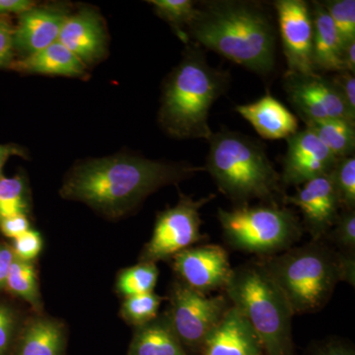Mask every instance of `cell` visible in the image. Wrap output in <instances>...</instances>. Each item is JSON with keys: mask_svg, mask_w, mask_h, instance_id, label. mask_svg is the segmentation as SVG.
I'll return each instance as SVG.
<instances>
[{"mask_svg": "<svg viewBox=\"0 0 355 355\" xmlns=\"http://www.w3.org/2000/svg\"><path fill=\"white\" fill-rule=\"evenodd\" d=\"M187 162H164L133 155L91 159L76 165L60 195L86 203L109 218L127 216L151 193L203 171Z\"/></svg>", "mask_w": 355, "mask_h": 355, "instance_id": "obj_1", "label": "cell"}, {"mask_svg": "<svg viewBox=\"0 0 355 355\" xmlns=\"http://www.w3.org/2000/svg\"><path fill=\"white\" fill-rule=\"evenodd\" d=\"M189 41L259 74L275 69L277 30L257 2L214 0L198 4Z\"/></svg>", "mask_w": 355, "mask_h": 355, "instance_id": "obj_2", "label": "cell"}, {"mask_svg": "<svg viewBox=\"0 0 355 355\" xmlns=\"http://www.w3.org/2000/svg\"><path fill=\"white\" fill-rule=\"evenodd\" d=\"M260 263L286 296L294 315L321 310L338 282L354 286V254L336 251L323 240L289 248Z\"/></svg>", "mask_w": 355, "mask_h": 355, "instance_id": "obj_3", "label": "cell"}, {"mask_svg": "<svg viewBox=\"0 0 355 355\" xmlns=\"http://www.w3.org/2000/svg\"><path fill=\"white\" fill-rule=\"evenodd\" d=\"M230 73L207 62L202 46L187 44L183 60L165 84L159 121L177 139H203L212 135L209 110L227 90Z\"/></svg>", "mask_w": 355, "mask_h": 355, "instance_id": "obj_4", "label": "cell"}, {"mask_svg": "<svg viewBox=\"0 0 355 355\" xmlns=\"http://www.w3.org/2000/svg\"><path fill=\"white\" fill-rule=\"evenodd\" d=\"M205 170L219 191L237 205L252 200L284 203V184L263 144L242 133L221 130L212 133Z\"/></svg>", "mask_w": 355, "mask_h": 355, "instance_id": "obj_5", "label": "cell"}, {"mask_svg": "<svg viewBox=\"0 0 355 355\" xmlns=\"http://www.w3.org/2000/svg\"><path fill=\"white\" fill-rule=\"evenodd\" d=\"M225 295L246 317L266 355H295L291 306L260 261L233 268Z\"/></svg>", "mask_w": 355, "mask_h": 355, "instance_id": "obj_6", "label": "cell"}, {"mask_svg": "<svg viewBox=\"0 0 355 355\" xmlns=\"http://www.w3.org/2000/svg\"><path fill=\"white\" fill-rule=\"evenodd\" d=\"M217 217L231 247L265 258L286 251L300 240L303 233L296 214L279 203L219 209Z\"/></svg>", "mask_w": 355, "mask_h": 355, "instance_id": "obj_7", "label": "cell"}, {"mask_svg": "<svg viewBox=\"0 0 355 355\" xmlns=\"http://www.w3.org/2000/svg\"><path fill=\"white\" fill-rule=\"evenodd\" d=\"M165 317L184 349L200 354L203 342L220 322L231 302L223 294L211 296L195 291L182 282L170 291Z\"/></svg>", "mask_w": 355, "mask_h": 355, "instance_id": "obj_8", "label": "cell"}, {"mask_svg": "<svg viewBox=\"0 0 355 355\" xmlns=\"http://www.w3.org/2000/svg\"><path fill=\"white\" fill-rule=\"evenodd\" d=\"M216 198L214 193L195 200L180 193V200L175 207L158 214L153 237L147 243L140 256V261L157 263L172 259L183 250L202 241L200 231L202 217L200 209Z\"/></svg>", "mask_w": 355, "mask_h": 355, "instance_id": "obj_9", "label": "cell"}, {"mask_svg": "<svg viewBox=\"0 0 355 355\" xmlns=\"http://www.w3.org/2000/svg\"><path fill=\"white\" fill-rule=\"evenodd\" d=\"M282 83L287 99L305 123L323 120L355 123L331 78L318 72L286 71Z\"/></svg>", "mask_w": 355, "mask_h": 355, "instance_id": "obj_10", "label": "cell"}, {"mask_svg": "<svg viewBox=\"0 0 355 355\" xmlns=\"http://www.w3.org/2000/svg\"><path fill=\"white\" fill-rule=\"evenodd\" d=\"M280 37L287 62V71L313 73V22L310 4L304 0H277Z\"/></svg>", "mask_w": 355, "mask_h": 355, "instance_id": "obj_11", "label": "cell"}, {"mask_svg": "<svg viewBox=\"0 0 355 355\" xmlns=\"http://www.w3.org/2000/svg\"><path fill=\"white\" fill-rule=\"evenodd\" d=\"M172 260L180 282L205 294L225 288L232 275L228 252L219 245L190 247L175 254Z\"/></svg>", "mask_w": 355, "mask_h": 355, "instance_id": "obj_12", "label": "cell"}, {"mask_svg": "<svg viewBox=\"0 0 355 355\" xmlns=\"http://www.w3.org/2000/svg\"><path fill=\"white\" fill-rule=\"evenodd\" d=\"M302 186L295 195L284 196V205L298 207L303 217V228L312 236L313 241L323 240L342 211L330 173Z\"/></svg>", "mask_w": 355, "mask_h": 355, "instance_id": "obj_13", "label": "cell"}, {"mask_svg": "<svg viewBox=\"0 0 355 355\" xmlns=\"http://www.w3.org/2000/svg\"><path fill=\"white\" fill-rule=\"evenodd\" d=\"M286 140L288 146L280 175L284 186H301L329 174L338 160L308 128L298 130Z\"/></svg>", "mask_w": 355, "mask_h": 355, "instance_id": "obj_14", "label": "cell"}, {"mask_svg": "<svg viewBox=\"0 0 355 355\" xmlns=\"http://www.w3.org/2000/svg\"><path fill=\"white\" fill-rule=\"evenodd\" d=\"M198 355H266L253 327L231 304L220 322L210 331Z\"/></svg>", "mask_w": 355, "mask_h": 355, "instance_id": "obj_15", "label": "cell"}, {"mask_svg": "<svg viewBox=\"0 0 355 355\" xmlns=\"http://www.w3.org/2000/svg\"><path fill=\"white\" fill-rule=\"evenodd\" d=\"M58 41L85 65L99 60L106 49V34L101 17L91 9L67 16Z\"/></svg>", "mask_w": 355, "mask_h": 355, "instance_id": "obj_16", "label": "cell"}, {"mask_svg": "<svg viewBox=\"0 0 355 355\" xmlns=\"http://www.w3.org/2000/svg\"><path fill=\"white\" fill-rule=\"evenodd\" d=\"M67 14L55 8H32L21 14L14 46L31 55L55 43Z\"/></svg>", "mask_w": 355, "mask_h": 355, "instance_id": "obj_17", "label": "cell"}, {"mask_svg": "<svg viewBox=\"0 0 355 355\" xmlns=\"http://www.w3.org/2000/svg\"><path fill=\"white\" fill-rule=\"evenodd\" d=\"M243 118L266 139H288L298 132V121L279 100L268 94L251 104L236 107Z\"/></svg>", "mask_w": 355, "mask_h": 355, "instance_id": "obj_18", "label": "cell"}, {"mask_svg": "<svg viewBox=\"0 0 355 355\" xmlns=\"http://www.w3.org/2000/svg\"><path fill=\"white\" fill-rule=\"evenodd\" d=\"M313 22L312 58L315 71H345L343 46L328 11L320 1L310 6Z\"/></svg>", "mask_w": 355, "mask_h": 355, "instance_id": "obj_19", "label": "cell"}, {"mask_svg": "<svg viewBox=\"0 0 355 355\" xmlns=\"http://www.w3.org/2000/svg\"><path fill=\"white\" fill-rule=\"evenodd\" d=\"M64 324L51 318H34L20 336L16 355H64Z\"/></svg>", "mask_w": 355, "mask_h": 355, "instance_id": "obj_20", "label": "cell"}, {"mask_svg": "<svg viewBox=\"0 0 355 355\" xmlns=\"http://www.w3.org/2000/svg\"><path fill=\"white\" fill-rule=\"evenodd\" d=\"M128 355H190L178 340L165 315L139 327Z\"/></svg>", "mask_w": 355, "mask_h": 355, "instance_id": "obj_21", "label": "cell"}, {"mask_svg": "<svg viewBox=\"0 0 355 355\" xmlns=\"http://www.w3.org/2000/svg\"><path fill=\"white\" fill-rule=\"evenodd\" d=\"M17 69L50 76H83L85 64L64 44L57 41L15 64Z\"/></svg>", "mask_w": 355, "mask_h": 355, "instance_id": "obj_22", "label": "cell"}, {"mask_svg": "<svg viewBox=\"0 0 355 355\" xmlns=\"http://www.w3.org/2000/svg\"><path fill=\"white\" fill-rule=\"evenodd\" d=\"M355 123L345 120H323L306 123L336 158L354 156Z\"/></svg>", "mask_w": 355, "mask_h": 355, "instance_id": "obj_23", "label": "cell"}, {"mask_svg": "<svg viewBox=\"0 0 355 355\" xmlns=\"http://www.w3.org/2000/svg\"><path fill=\"white\" fill-rule=\"evenodd\" d=\"M6 288L29 303L35 310L42 309L38 280L32 261L19 260L14 257L7 277Z\"/></svg>", "mask_w": 355, "mask_h": 355, "instance_id": "obj_24", "label": "cell"}, {"mask_svg": "<svg viewBox=\"0 0 355 355\" xmlns=\"http://www.w3.org/2000/svg\"><path fill=\"white\" fill-rule=\"evenodd\" d=\"M154 11L174 28L184 44L190 43L187 30L198 13L197 2L193 0H150Z\"/></svg>", "mask_w": 355, "mask_h": 355, "instance_id": "obj_25", "label": "cell"}, {"mask_svg": "<svg viewBox=\"0 0 355 355\" xmlns=\"http://www.w3.org/2000/svg\"><path fill=\"white\" fill-rule=\"evenodd\" d=\"M159 277L155 263L140 261L139 265L125 268L119 275L116 289L125 298L153 292Z\"/></svg>", "mask_w": 355, "mask_h": 355, "instance_id": "obj_26", "label": "cell"}, {"mask_svg": "<svg viewBox=\"0 0 355 355\" xmlns=\"http://www.w3.org/2000/svg\"><path fill=\"white\" fill-rule=\"evenodd\" d=\"M162 300V297L154 292L127 297L121 306V317L137 328L144 326L158 317Z\"/></svg>", "mask_w": 355, "mask_h": 355, "instance_id": "obj_27", "label": "cell"}, {"mask_svg": "<svg viewBox=\"0 0 355 355\" xmlns=\"http://www.w3.org/2000/svg\"><path fill=\"white\" fill-rule=\"evenodd\" d=\"M28 200L24 179L20 176L0 179V220L27 214Z\"/></svg>", "mask_w": 355, "mask_h": 355, "instance_id": "obj_28", "label": "cell"}, {"mask_svg": "<svg viewBox=\"0 0 355 355\" xmlns=\"http://www.w3.org/2000/svg\"><path fill=\"white\" fill-rule=\"evenodd\" d=\"M342 209H355V158H338L330 172Z\"/></svg>", "mask_w": 355, "mask_h": 355, "instance_id": "obj_29", "label": "cell"}, {"mask_svg": "<svg viewBox=\"0 0 355 355\" xmlns=\"http://www.w3.org/2000/svg\"><path fill=\"white\" fill-rule=\"evenodd\" d=\"M321 3L335 25L343 48L355 41L354 0H327Z\"/></svg>", "mask_w": 355, "mask_h": 355, "instance_id": "obj_30", "label": "cell"}, {"mask_svg": "<svg viewBox=\"0 0 355 355\" xmlns=\"http://www.w3.org/2000/svg\"><path fill=\"white\" fill-rule=\"evenodd\" d=\"M324 239L334 243L343 254H354L355 209H342L335 225L327 233Z\"/></svg>", "mask_w": 355, "mask_h": 355, "instance_id": "obj_31", "label": "cell"}, {"mask_svg": "<svg viewBox=\"0 0 355 355\" xmlns=\"http://www.w3.org/2000/svg\"><path fill=\"white\" fill-rule=\"evenodd\" d=\"M14 257L19 260L32 261L36 259L43 249V239L38 231L29 230L13 239Z\"/></svg>", "mask_w": 355, "mask_h": 355, "instance_id": "obj_32", "label": "cell"}, {"mask_svg": "<svg viewBox=\"0 0 355 355\" xmlns=\"http://www.w3.org/2000/svg\"><path fill=\"white\" fill-rule=\"evenodd\" d=\"M17 324V315L12 308L6 304H0V355L8 354Z\"/></svg>", "mask_w": 355, "mask_h": 355, "instance_id": "obj_33", "label": "cell"}, {"mask_svg": "<svg viewBox=\"0 0 355 355\" xmlns=\"http://www.w3.org/2000/svg\"><path fill=\"white\" fill-rule=\"evenodd\" d=\"M331 80L335 84L350 114L355 118L354 74L349 71L336 72L335 76L331 77Z\"/></svg>", "mask_w": 355, "mask_h": 355, "instance_id": "obj_34", "label": "cell"}, {"mask_svg": "<svg viewBox=\"0 0 355 355\" xmlns=\"http://www.w3.org/2000/svg\"><path fill=\"white\" fill-rule=\"evenodd\" d=\"M308 355H355L354 347L340 338H328L313 343Z\"/></svg>", "mask_w": 355, "mask_h": 355, "instance_id": "obj_35", "label": "cell"}, {"mask_svg": "<svg viewBox=\"0 0 355 355\" xmlns=\"http://www.w3.org/2000/svg\"><path fill=\"white\" fill-rule=\"evenodd\" d=\"M14 48V30L6 21L0 19V67L10 64Z\"/></svg>", "mask_w": 355, "mask_h": 355, "instance_id": "obj_36", "label": "cell"}, {"mask_svg": "<svg viewBox=\"0 0 355 355\" xmlns=\"http://www.w3.org/2000/svg\"><path fill=\"white\" fill-rule=\"evenodd\" d=\"M29 229L31 228L27 214H18L0 220V231L2 234L11 239H15Z\"/></svg>", "mask_w": 355, "mask_h": 355, "instance_id": "obj_37", "label": "cell"}, {"mask_svg": "<svg viewBox=\"0 0 355 355\" xmlns=\"http://www.w3.org/2000/svg\"><path fill=\"white\" fill-rule=\"evenodd\" d=\"M13 259L12 248L8 245L0 244V291L6 288L7 277Z\"/></svg>", "mask_w": 355, "mask_h": 355, "instance_id": "obj_38", "label": "cell"}, {"mask_svg": "<svg viewBox=\"0 0 355 355\" xmlns=\"http://www.w3.org/2000/svg\"><path fill=\"white\" fill-rule=\"evenodd\" d=\"M34 2L29 0H0V15L23 14L34 8Z\"/></svg>", "mask_w": 355, "mask_h": 355, "instance_id": "obj_39", "label": "cell"}, {"mask_svg": "<svg viewBox=\"0 0 355 355\" xmlns=\"http://www.w3.org/2000/svg\"><path fill=\"white\" fill-rule=\"evenodd\" d=\"M25 156L23 149L14 144H0V179L3 178V168L11 156Z\"/></svg>", "mask_w": 355, "mask_h": 355, "instance_id": "obj_40", "label": "cell"}, {"mask_svg": "<svg viewBox=\"0 0 355 355\" xmlns=\"http://www.w3.org/2000/svg\"><path fill=\"white\" fill-rule=\"evenodd\" d=\"M342 62L345 71H355V41L343 46L342 51Z\"/></svg>", "mask_w": 355, "mask_h": 355, "instance_id": "obj_41", "label": "cell"}]
</instances>
